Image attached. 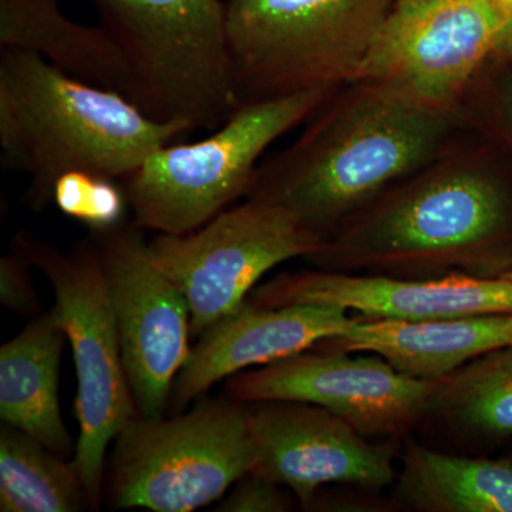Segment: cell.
I'll list each match as a JSON object with an SVG mask.
<instances>
[{
	"label": "cell",
	"instance_id": "6da1fadb",
	"mask_svg": "<svg viewBox=\"0 0 512 512\" xmlns=\"http://www.w3.org/2000/svg\"><path fill=\"white\" fill-rule=\"evenodd\" d=\"M476 130L464 106H437L390 84L355 80L292 144L258 165L247 198L281 205L326 241Z\"/></svg>",
	"mask_w": 512,
	"mask_h": 512
},
{
	"label": "cell",
	"instance_id": "7a4b0ae2",
	"mask_svg": "<svg viewBox=\"0 0 512 512\" xmlns=\"http://www.w3.org/2000/svg\"><path fill=\"white\" fill-rule=\"evenodd\" d=\"M511 238L510 191L471 138L384 192L306 259L328 271L498 278L512 268Z\"/></svg>",
	"mask_w": 512,
	"mask_h": 512
},
{
	"label": "cell",
	"instance_id": "3957f363",
	"mask_svg": "<svg viewBox=\"0 0 512 512\" xmlns=\"http://www.w3.org/2000/svg\"><path fill=\"white\" fill-rule=\"evenodd\" d=\"M157 120L114 90L94 86L26 50L0 49V148L8 170L29 175L25 198L42 211L62 175L123 181L158 148L191 133Z\"/></svg>",
	"mask_w": 512,
	"mask_h": 512
},
{
	"label": "cell",
	"instance_id": "277c9868",
	"mask_svg": "<svg viewBox=\"0 0 512 512\" xmlns=\"http://www.w3.org/2000/svg\"><path fill=\"white\" fill-rule=\"evenodd\" d=\"M148 116L215 130L239 106L225 0H92Z\"/></svg>",
	"mask_w": 512,
	"mask_h": 512
},
{
	"label": "cell",
	"instance_id": "5b68a950",
	"mask_svg": "<svg viewBox=\"0 0 512 512\" xmlns=\"http://www.w3.org/2000/svg\"><path fill=\"white\" fill-rule=\"evenodd\" d=\"M340 87L239 104L210 137L158 148L121 181L134 224L188 234L247 198L266 150L311 120Z\"/></svg>",
	"mask_w": 512,
	"mask_h": 512
},
{
	"label": "cell",
	"instance_id": "8992f818",
	"mask_svg": "<svg viewBox=\"0 0 512 512\" xmlns=\"http://www.w3.org/2000/svg\"><path fill=\"white\" fill-rule=\"evenodd\" d=\"M393 0H225L239 104L345 86Z\"/></svg>",
	"mask_w": 512,
	"mask_h": 512
},
{
	"label": "cell",
	"instance_id": "52a82bcc",
	"mask_svg": "<svg viewBox=\"0 0 512 512\" xmlns=\"http://www.w3.org/2000/svg\"><path fill=\"white\" fill-rule=\"evenodd\" d=\"M13 249L45 274L55 292L53 308L72 346L77 376L74 409L80 434L72 466L89 507L99 510L107 450L138 413L96 239L62 252L28 232H18Z\"/></svg>",
	"mask_w": 512,
	"mask_h": 512
},
{
	"label": "cell",
	"instance_id": "ba28073f",
	"mask_svg": "<svg viewBox=\"0 0 512 512\" xmlns=\"http://www.w3.org/2000/svg\"><path fill=\"white\" fill-rule=\"evenodd\" d=\"M256 466L247 404L204 400L165 419L136 417L114 440L111 503L191 512L221 500Z\"/></svg>",
	"mask_w": 512,
	"mask_h": 512
},
{
	"label": "cell",
	"instance_id": "9c48e42d",
	"mask_svg": "<svg viewBox=\"0 0 512 512\" xmlns=\"http://www.w3.org/2000/svg\"><path fill=\"white\" fill-rule=\"evenodd\" d=\"M322 244L281 205L245 198L188 234H158L147 249L187 298L191 336L200 338L244 305L266 272L289 259L308 258Z\"/></svg>",
	"mask_w": 512,
	"mask_h": 512
},
{
	"label": "cell",
	"instance_id": "30bf717a",
	"mask_svg": "<svg viewBox=\"0 0 512 512\" xmlns=\"http://www.w3.org/2000/svg\"><path fill=\"white\" fill-rule=\"evenodd\" d=\"M511 18L498 0H399L355 80L461 107Z\"/></svg>",
	"mask_w": 512,
	"mask_h": 512
},
{
	"label": "cell",
	"instance_id": "8fae6325",
	"mask_svg": "<svg viewBox=\"0 0 512 512\" xmlns=\"http://www.w3.org/2000/svg\"><path fill=\"white\" fill-rule=\"evenodd\" d=\"M308 349L228 379L242 404L301 402L323 407L366 437L406 439L429 416L439 382L413 379L383 357Z\"/></svg>",
	"mask_w": 512,
	"mask_h": 512
},
{
	"label": "cell",
	"instance_id": "7c38bea8",
	"mask_svg": "<svg viewBox=\"0 0 512 512\" xmlns=\"http://www.w3.org/2000/svg\"><path fill=\"white\" fill-rule=\"evenodd\" d=\"M143 228L123 222L96 234L138 417H163L190 357L191 311L181 289L148 255Z\"/></svg>",
	"mask_w": 512,
	"mask_h": 512
},
{
	"label": "cell",
	"instance_id": "4fadbf2b",
	"mask_svg": "<svg viewBox=\"0 0 512 512\" xmlns=\"http://www.w3.org/2000/svg\"><path fill=\"white\" fill-rule=\"evenodd\" d=\"M256 448L254 473L291 490L312 507L320 488L392 487L397 477L393 443H373L338 414L301 402L247 404Z\"/></svg>",
	"mask_w": 512,
	"mask_h": 512
},
{
	"label": "cell",
	"instance_id": "5bb4252c",
	"mask_svg": "<svg viewBox=\"0 0 512 512\" xmlns=\"http://www.w3.org/2000/svg\"><path fill=\"white\" fill-rule=\"evenodd\" d=\"M248 302L262 308L336 306L367 318L441 319L512 315V281L453 274L430 279L359 272H284L255 286Z\"/></svg>",
	"mask_w": 512,
	"mask_h": 512
},
{
	"label": "cell",
	"instance_id": "9a60e30c",
	"mask_svg": "<svg viewBox=\"0 0 512 512\" xmlns=\"http://www.w3.org/2000/svg\"><path fill=\"white\" fill-rule=\"evenodd\" d=\"M356 316L336 306L262 308L245 302L215 322L192 346L171 392L175 413L221 380L305 352L348 330Z\"/></svg>",
	"mask_w": 512,
	"mask_h": 512
},
{
	"label": "cell",
	"instance_id": "2e32d148",
	"mask_svg": "<svg viewBox=\"0 0 512 512\" xmlns=\"http://www.w3.org/2000/svg\"><path fill=\"white\" fill-rule=\"evenodd\" d=\"M512 345V315L384 319L356 315L336 338L313 349L375 353L413 379L440 382L476 357Z\"/></svg>",
	"mask_w": 512,
	"mask_h": 512
},
{
	"label": "cell",
	"instance_id": "e0dca14e",
	"mask_svg": "<svg viewBox=\"0 0 512 512\" xmlns=\"http://www.w3.org/2000/svg\"><path fill=\"white\" fill-rule=\"evenodd\" d=\"M66 332L55 308L32 318L0 348V419L53 453H74L59 403V367Z\"/></svg>",
	"mask_w": 512,
	"mask_h": 512
},
{
	"label": "cell",
	"instance_id": "ac0fdd59",
	"mask_svg": "<svg viewBox=\"0 0 512 512\" xmlns=\"http://www.w3.org/2000/svg\"><path fill=\"white\" fill-rule=\"evenodd\" d=\"M5 47L35 53L64 73L134 103L133 79L109 33L67 18L60 0H0V49Z\"/></svg>",
	"mask_w": 512,
	"mask_h": 512
},
{
	"label": "cell",
	"instance_id": "d6986e66",
	"mask_svg": "<svg viewBox=\"0 0 512 512\" xmlns=\"http://www.w3.org/2000/svg\"><path fill=\"white\" fill-rule=\"evenodd\" d=\"M393 495L426 512H512V461L454 456L409 440Z\"/></svg>",
	"mask_w": 512,
	"mask_h": 512
},
{
	"label": "cell",
	"instance_id": "ffe728a7",
	"mask_svg": "<svg viewBox=\"0 0 512 512\" xmlns=\"http://www.w3.org/2000/svg\"><path fill=\"white\" fill-rule=\"evenodd\" d=\"M429 419L464 439L512 437V345L478 356L440 380Z\"/></svg>",
	"mask_w": 512,
	"mask_h": 512
},
{
	"label": "cell",
	"instance_id": "44dd1931",
	"mask_svg": "<svg viewBox=\"0 0 512 512\" xmlns=\"http://www.w3.org/2000/svg\"><path fill=\"white\" fill-rule=\"evenodd\" d=\"M89 507L72 461L25 431L0 429V511L77 512Z\"/></svg>",
	"mask_w": 512,
	"mask_h": 512
},
{
	"label": "cell",
	"instance_id": "7402d4cb",
	"mask_svg": "<svg viewBox=\"0 0 512 512\" xmlns=\"http://www.w3.org/2000/svg\"><path fill=\"white\" fill-rule=\"evenodd\" d=\"M53 204L94 234L119 227L130 208L123 185L87 171L62 175L53 190Z\"/></svg>",
	"mask_w": 512,
	"mask_h": 512
},
{
	"label": "cell",
	"instance_id": "603a6c76",
	"mask_svg": "<svg viewBox=\"0 0 512 512\" xmlns=\"http://www.w3.org/2000/svg\"><path fill=\"white\" fill-rule=\"evenodd\" d=\"M285 487L262 474L248 473L232 485L227 497L218 505L222 512H284L291 510V498Z\"/></svg>",
	"mask_w": 512,
	"mask_h": 512
},
{
	"label": "cell",
	"instance_id": "cb8c5ba5",
	"mask_svg": "<svg viewBox=\"0 0 512 512\" xmlns=\"http://www.w3.org/2000/svg\"><path fill=\"white\" fill-rule=\"evenodd\" d=\"M28 259L13 249L12 254L0 259V301L10 311L23 316L40 315L39 299L33 288Z\"/></svg>",
	"mask_w": 512,
	"mask_h": 512
},
{
	"label": "cell",
	"instance_id": "d4e9b609",
	"mask_svg": "<svg viewBox=\"0 0 512 512\" xmlns=\"http://www.w3.org/2000/svg\"><path fill=\"white\" fill-rule=\"evenodd\" d=\"M494 62V60H493ZM500 63V62H497ZM503 64L505 76L494 83V106L498 119L504 124L505 133L512 140V73L508 64Z\"/></svg>",
	"mask_w": 512,
	"mask_h": 512
},
{
	"label": "cell",
	"instance_id": "484cf974",
	"mask_svg": "<svg viewBox=\"0 0 512 512\" xmlns=\"http://www.w3.org/2000/svg\"><path fill=\"white\" fill-rule=\"evenodd\" d=\"M490 60L511 64L512 66V18L508 20L507 25H505Z\"/></svg>",
	"mask_w": 512,
	"mask_h": 512
},
{
	"label": "cell",
	"instance_id": "4316f807",
	"mask_svg": "<svg viewBox=\"0 0 512 512\" xmlns=\"http://www.w3.org/2000/svg\"><path fill=\"white\" fill-rule=\"evenodd\" d=\"M498 2L501 3V5L504 6L505 9L508 10V12L512 15V0H498Z\"/></svg>",
	"mask_w": 512,
	"mask_h": 512
},
{
	"label": "cell",
	"instance_id": "83f0119b",
	"mask_svg": "<svg viewBox=\"0 0 512 512\" xmlns=\"http://www.w3.org/2000/svg\"><path fill=\"white\" fill-rule=\"evenodd\" d=\"M503 276L504 278L511 279L512 281V268L508 269L507 272H504Z\"/></svg>",
	"mask_w": 512,
	"mask_h": 512
},
{
	"label": "cell",
	"instance_id": "f1b7e54d",
	"mask_svg": "<svg viewBox=\"0 0 512 512\" xmlns=\"http://www.w3.org/2000/svg\"><path fill=\"white\" fill-rule=\"evenodd\" d=\"M393 2H399V0H393Z\"/></svg>",
	"mask_w": 512,
	"mask_h": 512
}]
</instances>
